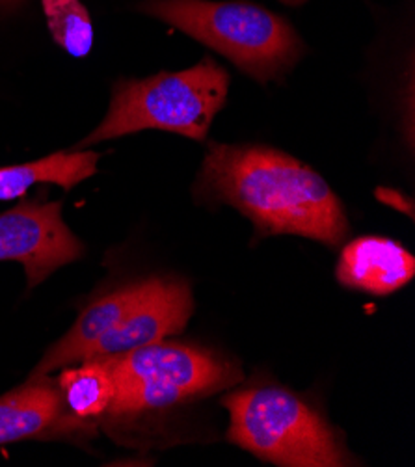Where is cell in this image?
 Wrapping results in <instances>:
<instances>
[{"instance_id": "6da1fadb", "label": "cell", "mask_w": 415, "mask_h": 467, "mask_svg": "<svg viewBox=\"0 0 415 467\" xmlns=\"http://www.w3.org/2000/svg\"><path fill=\"white\" fill-rule=\"evenodd\" d=\"M194 194L235 207L261 235H300L328 246L348 235L345 207L330 184L274 148L211 144Z\"/></svg>"}, {"instance_id": "7a4b0ae2", "label": "cell", "mask_w": 415, "mask_h": 467, "mask_svg": "<svg viewBox=\"0 0 415 467\" xmlns=\"http://www.w3.org/2000/svg\"><path fill=\"white\" fill-rule=\"evenodd\" d=\"M140 12L205 43L257 82L285 77L304 55L302 39L284 17L243 0H146Z\"/></svg>"}, {"instance_id": "3957f363", "label": "cell", "mask_w": 415, "mask_h": 467, "mask_svg": "<svg viewBox=\"0 0 415 467\" xmlns=\"http://www.w3.org/2000/svg\"><path fill=\"white\" fill-rule=\"evenodd\" d=\"M227 89V71L209 57L184 71L118 80L105 119L77 150L146 129L168 130L202 142L225 105Z\"/></svg>"}, {"instance_id": "277c9868", "label": "cell", "mask_w": 415, "mask_h": 467, "mask_svg": "<svg viewBox=\"0 0 415 467\" xmlns=\"http://www.w3.org/2000/svg\"><path fill=\"white\" fill-rule=\"evenodd\" d=\"M105 359L116 384L114 400L99 419L105 427L232 388L243 377L233 363L207 348L166 339Z\"/></svg>"}, {"instance_id": "5b68a950", "label": "cell", "mask_w": 415, "mask_h": 467, "mask_svg": "<svg viewBox=\"0 0 415 467\" xmlns=\"http://www.w3.org/2000/svg\"><path fill=\"white\" fill-rule=\"evenodd\" d=\"M227 438L263 462L285 467L350 465L339 436L306 400L278 386L229 393Z\"/></svg>"}, {"instance_id": "8992f818", "label": "cell", "mask_w": 415, "mask_h": 467, "mask_svg": "<svg viewBox=\"0 0 415 467\" xmlns=\"http://www.w3.org/2000/svg\"><path fill=\"white\" fill-rule=\"evenodd\" d=\"M62 207V202H21L0 214V261L21 263L30 289L84 255Z\"/></svg>"}, {"instance_id": "52a82bcc", "label": "cell", "mask_w": 415, "mask_h": 467, "mask_svg": "<svg viewBox=\"0 0 415 467\" xmlns=\"http://www.w3.org/2000/svg\"><path fill=\"white\" fill-rule=\"evenodd\" d=\"M194 311L191 287L182 282L164 277H151L146 291L116 328L107 332L89 348L86 359H105L164 341L182 332ZM84 359V361H86Z\"/></svg>"}, {"instance_id": "ba28073f", "label": "cell", "mask_w": 415, "mask_h": 467, "mask_svg": "<svg viewBox=\"0 0 415 467\" xmlns=\"http://www.w3.org/2000/svg\"><path fill=\"white\" fill-rule=\"evenodd\" d=\"M80 432L94 434V425L80 421L67 410L51 375H30L25 384L0 397V445Z\"/></svg>"}, {"instance_id": "9c48e42d", "label": "cell", "mask_w": 415, "mask_h": 467, "mask_svg": "<svg viewBox=\"0 0 415 467\" xmlns=\"http://www.w3.org/2000/svg\"><path fill=\"white\" fill-rule=\"evenodd\" d=\"M336 274L343 287L386 296L411 282L415 259L393 239L361 237L345 246Z\"/></svg>"}, {"instance_id": "30bf717a", "label": "cell", "mask_w": 415, "mask_h": 467, "mask_svg": "<svg viewBox=\"0 0 415 467\" xmlns=\"http://www.w3.org/2000/svg\"><path fill=\"white\" fill-rule=\"evenodd\" d=\"M146 284L148 279L116 289L107 296L91 302L71 326V330L45 352L30 375H53L58 368L84 361L96 341L116 328L130 307L140 300L146 291Z\"/></svg>"}, {"instance_id": "8fae6325", "label": "cell", "mask_w": 415, "mask_h": 467, "mask_svg": "<svg viewBox=\"0 0 415 467\" xmlns=\"http://www.w3.org/2000/svg\"><path fill=\"white\" fill-rule=\"evenodd\" d=\"M99 155L94 151L55 153L45 159L0 168V200L23 198L32 186L47 182L58 184L64 191H71L88 177L96 175Z\"/></svg>"}, {"instance_id": "7c38bea8", "label": "cell", "mask_w": 415, "mask_h": 467, "mask_svg": "<svg viewBox=\"0 0 415 467\" xmlns=\"http://www.w3.org/2000/svg\"><path fill=\"white\" fill-rule=\"evenodd\" d=\"M67 410L84 423H99L114 400L116 384L107 359H86L64 367L57 379Z\"/></svg>"}, {"instance_id": "4fadbf2b", "label": "cell", "mask_w": 415, "mask_h": 467, "mask_svg": "<svg viewBox=\"0 0 415 467\" xmlns=\"http://www.w3.org/2000/svg\"><path fill=\"white\" fill-rule=\"evenodd\" d=\"M55 41L75 58H84L94 45V26L80 0H41Z\"/></svg>"}, {"instance_id": "5bb4252c", "label": "cell", "mask_w": 415, "mask_h": 467, "mask_svg": "<svg viewBox=\"0 0 415 467\" xmlns=\"http://www.w3.org/2000/svg\"><path fill=\"white\" fill-rule=\"evenodd\" d=\"M379 198L382 202H386L388 205L397 207L402 213L406 211L411 216V205H404V196H400L399 192H395V191H379Z\"/></svg>"}, {"instance_id": "9a60e30c", "label": "cell", "mask_w": 415, "mask_h": 467, "mask_svg": "<svg viewBox=\"0 0 415 467\" xmlns=\"http://www.w3.org/2000/svg\"><path fill=\"white\" fill-rule=\"evenodd\" d=\"M282 3H285V5H289V6H300V5L307 3V0H282Z\"/></svg>"}, {"instance_id": "2e32d148", "label": "cell", "mask_w": 415, "mask_h": 467, "mask_svg": "<svg viewBox=\"0 0 415 467\" xmlns=\"http://www.w3.org/2000/svg\"><path fill=\"white\" fill-rule=\"evenodd\" d=\"M16 3H19V0H0V8L12 6V5H16Z\"/></svg>"}]
</instances>
